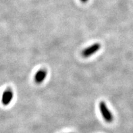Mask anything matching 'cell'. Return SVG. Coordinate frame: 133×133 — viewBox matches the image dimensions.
<instances>
[{
    "label": "cell",
    "instance_id": "cell-1",
    "mask_svg": "<svg viewBox=\"0 0 133 133\" xmlns=\"http://www.w3.org/2000/svg\"><path fill=\"white\" fill-rule=\"evenodd\" d=\"M99 110L101 114L104 119L107 122L111 123L114 120L113 114H111L110 110L108 109L107 105L105 104L104 101H101L99 103Z\"/></svg>",
    "mask_w": 133,
    "mask_h": 133
},
{
    "label": "cell",
    "instance_id": "cell-2",
    "mask_svg": "<svg viewBox=\"0 0 133 133\" xmlns=\"http://www.w3.org/2000/svg\"><path fill=\"white\" fill-rule=\"evenodd\" d=\"M101 48V45L99 43H96L93 44L92 45L89 46V47H87L86 49H84V50L82 51L81 55L83 57H89L90 56H93L95 53L97 52Z\"/></svg>",
    "mask_w": 133,
    "mask_h": 133
},
{
    "label": "cell",
    "instance_id": "cell-3",
    "mask_svg": "<svg viewBox=\"0 0 133 133\" xmlns=\"http://www.w3.org/2000/svg\"><path fill=\"white\" fill-rule=\"evenodd\" d=\"M13 92H12V89H7L4 92H3V95H2V104L4 105H8L10 104L12 101V99H13Z\"/></svg>",
    "mask_w": 133,
    "mask_h": 133
},
{
    "label": "cell",
    "instance_id": "cell-4",
    "mask_svg": "<svg viewBox=\"0 0 133 133\" xmlns=\"http://www.w3.org/2000/svg\"><path fill=\"white\" fill-rule=\"evenodd\" d=\"M47 72L45 69H41L39 70L38 72L35 75V82L36 84H39L41 83H42L44 81V80L45 79L46 76H47Z\"/></svg>",
    "mask_w": 133,
    "mask_h": 133
},
{
    "label": "cell",
    "instance_id": "cell-5",
    "mask_svg": "<svg viewBox=\"0 0 133 133\" xmlns=\"http://www.w3.org/2000/svg\"><path fill=\"white\" fill-rule=\"evenodd\" d=\"M82 3H87L89 0H80Z\"/></svg>",
    "mask_w": 133,
    "mask_h": 133
}]
</instances>
